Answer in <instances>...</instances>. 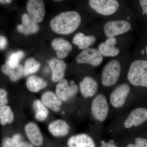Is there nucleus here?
I'll list each match as a JSON object with an SVG mask.
<instances>
[{"label":"nucleus","mask_w":147,"mask_h":147,"mask_svg":"<svg viewBox=\"0 0 147 147\" xmlns=\"http://www.w3.org/2000/svg\"><path fill=\"white\" fill-rule=\"evenodd\" d=\"M81 16L76 11L62 12L52 19L50 26L52 30L59 34H70L76 30L81 24Z\"/></svg>","instance_id":"obj_1"},{"label":"nucleus","mask_w":147,"mask_h":147,"mask_svg":"<svg viewBox=\"0 0 147 147\" xmlns=\"http://www.w3.org/2000/svg\"><path fill=\"white\" fill-rule=\"evenodd\" d=\"M127 78L134 86L147 87V61L139 60L133 62L129 67Z\"/></svg>","instance_id":"obj_2"},{"label":"nucleus","mask_w":147,"mask_h":147,"mask_svg":"<svg viewBox=\"0 0 147 147\" xmlns=\"http://www.w3.org/2000/svg\"><path fill=\"white\" fill-rule=\"evenodd\" d=\"M121 71L120 64L118 61H110L103 69L101 81L102 85L110 87L116 84L118 80Z\"/></svg>","instance_id":"obj_3"},{"label":"nucleus","mask_w":147,"mask_h":147,"mask_svg":"<svg viewBox=\"0 0 147 147\" xmlns=\"http://www.w3.org/2000/svg\"><path fill=\"white\" fill-rule=\"evenodd\" d=\"M89 3L93 9L105 16L115 13L119 5L118 2L115 0H90Z\"/></svg>","instance_id":"obj_4"},{"label":"nucleus","mask_w":147,"mask_h":147,"mask_svg":"<svg viewBox=\"0 0 147 147\" xmlns=\"http://www.w3.org/2000/svg\"><path fill=\"white\" fill-rule=\"evenodd\" d=\"M131 28V24L128 21L118 20L106 23L104 25L103 30L106 36L112 38L125 33Z\"/></svg>","instance_id":"obj_5"},{"label":"nucleus","mask_w":147,"mask_h":147,"mask_svg":"<svg viewBox=\"0 0 147 147\" xmlns=\"http://www.w3.org/2000/svg\"><path fill=\"white\" fill-rule=\"evenodd\" d=\"M91 110L96 119L100 121L105 120L108 115L109 107L105 96L99 94L95 98L92 102Z\"/></svg>","instance_id":"obj_6"},{"label":"nucleus","mask_w":147,"mask_h":147,"mask_svg":"<svg viewBox=\"0 0 147 147\" xmlns=\"http://www.w3.org/2000/svg\"><path fill=\"white\" fill-rule=\"evenodd\" d=\"M76 60L78 63H88L93 66H98L102 63L103 58L98 50L88 48L77 55Z\"/></svg>","instance_id":"obj_7"},{"label":"nucleus","mask_w":147,"mask_h":147,"mask_svg":"<svg viewBox=\"0 0 147 147\" xmlns=\"http://www.w3.org/2000/svg\"><path fill=\"white\" fill-rule=\"evenodd\" d=\"M27 10L29 16L36 23L43 20L45 15L44 3L40 0H30L27 4Z\"/></svg>","instance_id":"obj_8"},{"label":"nucleus","mask_w":147,"mask_h":147,"mask_svg":"<svg viewBox=\"0 0 147 147\" xmlns=\"http://www.w3.org/2000/svg\"><path fill=\"white\" fill-rule=\"evenodd\" d=\"M129 92L130 88L127 84H121L117 87L110 96V102L113 107L116 108L122 107Z\"/></svg>","instance_id":"obj_9"},{"label":"nucleus","mask_w":147,"mask_h":147,"mask_svg":"<svg viewBox=\"0 0 147 147\" xmlns=\"http://www.w3.org/2000/svg\"><path fill=\"white\" fill-rule=\"evenodd\" d=\"M78 90L77 85L69 86L67 80L62 79L59 81L56 87V94L61 100L66 101L74 96Z\"/></svg>","instance_id":"obj_10"},{"label":"nucleus","mask_w":147,"mask_h":147,"mask_svg":"<svg viewBox=\"0 0 147 147\" xmlns=\"http://www.w3.org/2000/svg\"><path fill=\"white\" fill-rule=\"evenodd\" d=\"M147 120V109L143 108H137L132 111L124 123L125 128L137 126L144 123Z\"/></svg>","instance_id":"obj_11"},{"label":"nucleus","mask_w":147,"mask_h":147,"mask_svg":"<svg viewBox=\"0 0 147 147\" xmlns=\"http://www.w3.org/2000/svg\"><path fill=\"white\" fill-rule=\"evenodd\" d=\"M49 65L53 72L52 79L53 82H58L63 79L67 67L64 61L57 58H53L49 61Z\"/></svg>","instance_id":"obj_12"},{"label":"nucleus","mask_w":147,"mask_h":147,"mask_svg":"<svg viewBox=\"0 0 147 147\" xmlns=\"http://www.w3.org/2000/svg\"><path fill=\"white\" fill-rule=\"evenodd\" d=\"M51 45L60 59L66 57L72 49L71 43L63 38H55L51 42Z\"/></svg>","instance_id":"obj_13"},{"label":"nucleus","mask_w":147,"mask_h":147,"mask_svg":"<svg viewBox=\"0 0 147 147\" xmlns=\"http://www.w3.org/2000/svg\"><path fill=\"white\" fill-rule=\"evenodd\" d=\"M22 24L18 25L17 30L18 32L25 34L35 33L39 30V26L27 13L22 16Z\"/></svg>","instance_id":"obj_14"},{"label":"nucleus","mask_w":147,"mask_h":147,"mask_svg":"<svg viewBox=\"0 0 147 147\" xmlns=\"http://www.w3.org/2000/svg\"><path fill=\"white\" fill-rule=\"evenodd\" d=\"M25 131L28 138L33 144L40 146L43 144V137L39 128L34 123H30L25 127Z\"/></svg>","instance_id":"obj_15"},{"label":"nucleus","mask_w":147,"mask_h":147,"mask_svg":"<svg viewBox=\"0 0 147 147\" xmlns=\"http://www.w3.org/2000/svg\"><path fill=\"white\" fill-rule=\"evenodd\" d=\"M68 147H95L92 139L85 134H79L72 136L67 142Z\"/></svg>","instance_id":"obj_16"},{"label":"nucleus","mask_w":147,"mask_h":147,"mask_svg":"<svg viewBox=\"0 0 147 147\" xmlns=\"http://www.w3.org/2000/svg\"><path fill=\"white\" fill-rule=\"evenodd\" d=\"M80 90L85 98L93 96L97 91L98 84L93 78L90 76L85 77L79 84Z\"/></svg>","instance_id":"obj_17"},{"label":"nucleus","mask_w":147,"mask_h":147,"mask_svg":"<svg viewBox=\"0 0 147 147\" xmlns=\"http://www.w3.org/2000/svg\"><path fill=\"white\" fill-rule=\"evenodd\" d=\"M117 43L115 38H108L105 42L100 43L98 46V50L101 55L105 57H113L119 53V50L115 46Z\"/></svg>","instance_id":"obj_18"},{"label":"nucleus","mask_w":147,"mask_h":147,"mask_svg":"<svg viewBox=\"0 0 147 147\" xmlns=\"http://www.w3.org/2000/svg\"><path fill=\"white\" fill-rule=\"evenodd\" d=\"M41 102L46 107L55 112L61 110V100L53 92L47 91L43 94L41 97Z\"/></svg>","instance_id":"obj_19"},{"label":"nucleus","mask_w":147,"mask_h":147,"mask_svg":"<svg viewBox=\"0 0 147 147\" xmlns=\"http://www.w3.org/2000/svg\"><path fill=\"white\" fill-rule=\"evenodd\" d=\"M48 129L55 137H63L68 134L70 127L65 121L58 119L49 124Z\"/></svg>","instance_id":"obj_20"},{"label":"nucleus","mask_w":147,"mask_h":147,"mask_svg":"<svg viewBox=\"0 0 147 147\" xmlns=\"http://www.w3.org/2000/svg\"><path fill=\"white\" fill-rule=\"evenodd\" d=\"M95 37L93 35L86 36L83 33L79 32L75 35L72 42L78 45L79 49L86 50L95 42Z\"/></svg>","instance_id":"obj_21"},{"label":"nucleus","mask_w":147,"mask_h":147,"mask_svg":"<svg viewBox=\"0 0 147 147\" xmlns=\"http://www.w3.org/2000/svg\"><path fill=\"white\" fill-rule=\"evenodd\" d=\"M1 70L3 73L8 76L10 80L13 82L18 81L24 75V67L21 65L13 68L5 64L2 66Z\"/></svg>","instance_id":"obj_22"},{"label":"nucleus","mask_w":147,"mask_h":147,"mask_svg":"<svg viewBox=\"0 0 147 147\" xmlns=\"http://www.w3.org/2000/svg\"><path fill=\"white\" fill-rule=\"evenodd\" d=\"M26 86L29 90L36 92L47 86V83L42 78L36 76H32L28 78Z\"/></svg>","instance_id":"obj_23"},{"label":"nucleus","mask_w":147,"mask_h":147,"mask_svg":"<svg viewBox=\"0 0 147 147\" xmlns=\"http://www.w3.org/2000/svg\"><path fill=\"white\" fill-rule=\"evenodd\" d=\"M33 108L35 112V118L38 121H45L49 115L48 109L41 101L36 100L33 103Z\"/></svg>","instance_id":"obj_24"},{"label":"nucleus","mask_w":147,"mask_h":147,"mask_svg":"<svg viewBox=\"0 0 147 147\" xmlns=\"http://www.w3.org/2000/svg\"><path fill=\"white\" fill-rule=\"evenodd\" d=\"M14 114L9 106L5 105L0 107V123L3 125L13 121Z\"/></svg>","instance_id":"obj_25"},{"label":"nucleus","mask_w":147,"mask_h":147,"mask_svg":"<svg viewBox=\"0 0 147 147\" xmlns=\"http://www.w3.org/2000/svg\"><path fill=\"white\" fill-rule=\"evenodd\" d=\"M40 63L32 58L28 59L26 63L24 68V75L28 76L30 74L36 72L40 67Z\"/></svg>","instance_id":"obj_26"},{"label":"nucleus","mask_w":147,"mask_h":147,"mask_svg":"<svg viewBox=\"0 0 147 147\" xmlns=\"http://www.w3.org/2000/svg\"><path fill=\"white\" fill-rule=\"evenodd\" d=\"M21 134H14L12 137H6L3 139L2 143V147H18L22 141Z\"/></svg>","instance_id":"obj_27"},{"label":"nucleus","mask_w":147,"mask_h":147,"mask_svg":"<svg viewBox=\"0 0 147 147\" xmlns=\"http://www.w3.org/2000/svg\"><path fill=\"white\" fill-rule=\"evenodd\" d=\"M24 53L22 51H18L13 53L9 56L5 64L11 67H16L19 65V62L21 59L24 57Z\"/></svg>","instance_id":"obj_28"},{"label":"nucleus","mask_w":147,"mask_h":147,"mask_svg":"<svg viewBox=\"0 0 147 147\" xmlns=\"http://www.w3.org/2000/svg\"><path fill=\"white\" fill-rule=\"evenodd\" d=\"M135 144H129L127 147H147V139L138 137L135 140Z\"/></svg>","instance_id":"obj_29"},{"label":"nucleus","mask_w":147,"mask_h":147,"mask_svg":"<svg viewBox=\"0 0 147 147\" xmlns=\"http://www.w3.org/2000/svg\"><path fill=\"white\" fill-rule=\"evenodd\" d=\"M7 92L3 88H0V107L5 106L8 103Z\"/></svg>","instance_id":"obj_30"},{"label":"nucleus","mask_w":147,"mask_h":147,"mask_svg":"<svg viewBox=\"0 0 147 147\" xmlns=\"http://www.w3.org/2000/svg\"><path fill=\"white\" fill-rule=\"evenodd\" d=\"M7 45V40L5 37L0 36V50H3L5 48Z\"/></svg>","instance_id":"obj_31"},{"label":"nucleus","mask_w":147,"mask_h":147,"mask_svg":"<svg viewBox=\"0 0 147 147\" xmlns=\"http://www.w3.org/2000/svg\"><path fill=\"white\" fill-rule=\"evenodd\" d=\"M139 1L143 9V12L147 15V0H141Z\"/></svg>","instance_id":"obj_32"},{"label":"nucleus","mask_w":147,"mask_h":147,"mask_svg":"<svg viewBox=\"0 0 147 147\" xmlns=\"http://www.w3.org/2000/svg\"><path fill=\"white\" fill-rule=\"evenodd\" d=\"M18 147H34L33 146L28 142H22Z\"/></svg>","instance_id":"obj_33"},{"label":"nucleus","mask_w":147,"mask_h":147,"mask_svg":"<svg viewBox=\"0 0 147 147\" xmlns=\"http://www.w3.org/2000/svg\"><path fill=\"white\" fill-rule=\"evenodd\" d=\"M101 147H117L115 145L113 144L112 143H105L102 145Z\"/></svg>","instance_id":"obj_34"},{"label":"nucleus","mask_w":147,"mask_h":147,"mask_svg":"<svg viewBox=\"0 0 147 147\" xmlns=\"http://www.w3.org/2000/svg\"><path fill=\"white\" fill-rule=\"evenodd\" d=\"M12 1L10 0H0V3H9L11 2Z\"/></svg>","instance_id":"obj_35"},{"label":"nucleus","mask_w":147,"mask_h":147,"mask_svg":"<svg viewBox=\"0 0 147 147\" xmlns=\"http://www.w3.org/2000/svg\"><path fill=\"white\" fill-rule=\"evenodd\" d=\"M70 84L71 86H73V85H75V84H74V82L73 81H71L70 82Z\"/></svg>","instance_id":"obj_36"},{"label":"nucleus","mask_w":147,"mask_h":147,"mask_svg":"<svg viewBox=\"0 0 147 147\" xmlns=\"http://www.w3.org/2000/svg\"><path fill=\"white\" fill-rule=\"evenodd\" d=\"M141 53H142V54H144L145 53V51L144 50V49L142 50V52H141Z\"/></svg>","instance_id":"obj_37"},{"label":"nucleus","mask_w":147,"mask_h":147,"mask_svg":"<svg viewBox=\"0 0 147 147\" xmlns=\"http://www.w3.org/2000/svg\"><path fill=\"white\" fill-rule=\"evenodd\" d=\"M105 142H104V141H102V142H101V144H102V145L103 144H105Z\"/></svg>","instance_id":"obj_38"},{"label":"nucleus","mask_w":147,"mask_h":147,"mask_svg":"<svg viewBox=\"0 0 147 147\" xmlns=\"http://www.w3.org/2000/svg\"><path fill=\"white\" fill-rule=\"evenodd\" d=\"M146 53L147 54V46H146Z\"/></svg>","instance_id":"obj_39"}]
</instances>
